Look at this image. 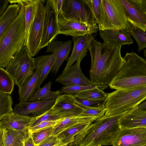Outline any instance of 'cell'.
<instances>
[{"mask_svg": "<svg viewBox=\"0 0 146 146\" xmlns=\"http://www.w3.org/2000/svg\"><path fill=\"white\" fill-rule=\"evenodd\" d=\"M121 47L101 43L92 37L88 50L91 58L90 75L92 85L109 86L122 66L123 58Z\"/></svg>", "mask_w": 146, "mask_h": 146, "instance_id": "obj_1", "label": "cell"}, {"mask_svg": "<svg viewBox=\"0 0 146 146\" xmlns=\"http://www.w3.org/2000/svg\"><path fill=\"white\" fill-rule=\"evenodd\" d=\"M120 70L109 85L110 88L125 90L146 86V59L135 52H127Z\"/></svg>", "mask_w": 146, "mask_h": 146, "instance_id": "obj_2", "label": "cell"}, {"mask_svg": "<svg viewBox=\"0 0 146 146\" xmlns=\"http://www.w3.org/2000/svg\"><path fill=\"white\" fill-rule=\"evenodd\" d=\"M25 17V7H21L17 18L0 36V68H6L15 54L23 46Z\"/></svg>", "mask_w": 146, "mask_h": 146, "instance_id": "obj_3", "label": "cell"}, {"mask_svg": "<svg viewBox=\"0 0 146 146\" xmlns=\"http://www.w3.org/2000/svg\"><path fill=\"white\" fill-rule=\"evenodd\" d=\"M124 113L104 115L97 119L86 134L81 146L112 145L120 129L119 120Z\"/></svg>", "mask_w": 146, "mask_h": 146, "instance_id": "obj_4", "label": "cell"}, {"mask_svg": "<svg viewBox=\"0 0 146 146\" xmlns=\"http://www.w3.org/2000/svg\"><path fill=\"white\" fill-rule=\"evenodd\" d=\"M107 94L104 115H119L137 107L146 100V86L131 89L115 90Z\"/></svg>", "mask_w": 146, "mask_h": 146, "instance_id": "obj_5", "label": "cell"}, {"mask_svg": "<svg viewBox=\"0 0 146 146\" xmlns=\"http://www.w3.org/2000/svg\"><path fill=\"white\" fill-rule=\"evenodd\" d=\"M100 31L123 29L127 31L129 23L120 0H101L99 21Z\"/></svg>", "mask_w": 146, "mask_h": 146, "instance_id": "obj_6", "label": "cell"}, {"mask_svg": "<svg viewBox=\"0 0 146 146\" xmlns=\"http://www.w3.org/2000/svg\"><path fill=\"white\" fill-rule=\"evenodd\" d=\"M36 69L34 58L26 46H23L15 54L5 68L19 88L33 75Z\"/></svg>", "mask_w": 146, "mask_h": 146, "instance_id": "obj_7", "label": "cell"}, {"mask_svg": "<svg viewBox=\"0 0 146 146\" xmlns=\"http://www.w3.org/2000/svg\"><path fill=\"white\" fill-rule=\"evenodd\" d=\"M45 0H35V10L33 21L27 36L26 46L31 56H36L40 50L44 16Z\"/></svg>", "mask_w": 146, "mask_h": 146, "instance_id": "obj_8", "label": "cell"}, {"mask_svg": "<svg viewBox=\"0 0 146 146\" xmlns=\"http://www.w3.org/2000/svg\"><path fill=\"white\" fill-rule=\"evenodd\" d=\"M58 17L97 25L94 18L84 0H63L61 12L58 14Z\"/></svg>", "mask_w": 146, "mask_h": 146, "instance_id": "obj_9", "label": "cell"}, {"mask_svg": "<svg viewBox=\"0 0 146 146\" xmlns=\"http://www.w3.org/2000/svg\"><path fill=\"white\" fill-rule=\"evenodd\" d=\"M46 3L40 49L47 46L59 34L58 13L52 0H47Z\"/></svg>", "mask_w": 146, "mask_h": 146, "instance_id": "obj_10", "label": "cell"}, {"mask_svg": "<svg viewBox=\"0 0 146 146\" xmlns=\"http://www.w3.org/2000/svg\"><path fill=\"white\" fill-rule=\"evenodd\" d=\"M146 145V127L120 129L112 146Z\"/></svg>", "mask_w": 146, "mask_h": 146, "instance_id": "obj_11", "label": "cell"}, {"mask_svg": "<svg viewBox=\"0 0 146 146\" xmlns=\"http://www.w3.org/2000/svg\"><path fill=\"white\" fill-rule=\"evenodd\" d=\"M52 108L61 119L80 115L85 110L77 101L74 96L67 94L60 95Z\"/></svg>", "mask_w": 146, "mask_h": 146, "instance_id": "obj_12", "label": "cell"}, {"mask_svg": "<svg viewBox=\"0 0 146 146\" xmlns=\"http://www.w3.org/2000/svg\"><path fill=\"white\" fill-rule=\"evenodd\" d=\"M58 34L77 36L92 34L98 31V25H92L77 21L58 17Z\"/></svg>", "mask_w": 146, "mask_h": 146, "instance_id": "obj_13", "label": "cell"}, {"mask_svg": "<svg viewBox=\"0 0 146 146\" xmlns=\"http://www.w3.org/2000/svg\"><path fill=\"white\" fill-rule=\"evenodd\" d=\"M56 100L52 99L44 102H20L15 106L13 113L31 117H38L51 109Z\"/></svg>", "mask_w": 146, "mask_h": 146, "instance_id": "obj_14", "label": "cell"}, {"mask_svg": "<svg viewBox=\"0 0 146 146\" xmlns=\"http://www.w3.org/2000/svg\"><path fill=\"white\" fill-rule=\"evenodd\" d=\"M84 58H80L74 65L65 72H62L56 78V81L64 86L75 84L92 85L90 80L84 75L80 68V63Z\"/></svg>", "mask_w": 146, "mask_h": 146, "instance_id": "obj_15", "label": "cell"}, {"mask_svg": "<svg viewBox=\"0 0 146 146\" xmlns=\"http://www.w3.org/2000/svg\"><path fill=\"white\" fill-rule=\"evenodd\" d=\"M37 117L26 116L14 113L6 115L0 118V128L21 131L28 130Z\"/></svg>", "mask_w": 146, "mask_h": 146, "instance_id": "obj_16", "label": "cell"}, {"mask_svg": "<svg viewBox=\"0 0 146 146\" xmlns=\"http://www.w3.org/2000/svg\"><path fill=\"white\" fill-rule=\"evenodd\" d=\"M72 44L71 40L62 41L53 40L47 46L46 52L52 53L56 56L52 74L55 75L64 61L68 57Z\"/></svg>", "mask_w": 146, "mask_h": 146, "instance_id": "obj_17", "label": "cell"}, {"mask_svg": "<svg viewBox=\"0 0 146 146\" xmlns=\"http://www.w3.org/2000/svg\"><path fill=\"white\" fill-rule=\"evenodd\" d=\"M120 129L146 127V110L137 107L124 113L119 120Z\"/></svg>", "mask_w": 146, "mask_h": 146, "instance_id": "obj_18", "label": "cell"}, {"mask_svg": "<svg viewBox=\"0 0 146 146\" xmlns=\"http://www.w3.org/2000/svg\"><path fill=\"white\" fill-rule=\"evenodd\" d=\"M92 36L90 34L73 37L74 45L72 51L63 72L67 70L80 58L86 56L88 50L89 42Z\"/></svg>", "mask_w": 146, "mask_h": 146, "instance_id": "obj_19", "label": "cell"}, {"mask_svg": "<svg viewBox=\"0 0 146 146\" xmlns=\"http://www.w3.org/2000/svg\"><path fill=\"white\" fill-rule=\"evenodd\" d=\"M100 35L104 43L117 46L126 44L129 45L133 42L129 33L123 29L101 31Z\"/></svg>", "mask_w": 146, "mask_h": 146, "instance_id": "obj_20", "label": "cell"}, {"mask_svg": "<svg viewBox=\"0 0 146 146\" xmlns=\"http://www.w3.org/2000/svg\"><path fill=\"white\" fill-rule=\"evenodd\" d=\"M120 0L124 8L129 22L133 26L146 32V13L127 0Z\"/></svg>", "mask_w": 146, "mask_h": 146, "instance_id": "obj_21", "label": "cell"}, {"mask_svg": "<svg viewBox=\"0 0 146 146\" xmlns=\"http://www.w3.org/2000/svg\"><path fill=\"white\" fill-rule=\"evenodd\" d=\"M98 118L96 116L80 115L61 119L54 127L50 135L56 136L68 129L79 125L92 123Z\"/></svg>", "mask_w": 146, "mask_h": 146, "instance_id": "obj_22", "label": "cell"}, {"mask_svg": "<svg viewBox=\"0 0 146 146\" xmlns=\"http://www.w3.org/2000/svg\"><path fill=\"white\" fill-rule=\"evenodd\" d=\"M31 135L29 129L21 131L0 128V139L4 146H24V141Z\"/></svg>", "mask_w": 146, "mask_h": 146, "instance_id": "obj_23", "label": "cell"}, {"mask_svg": "<svg viewBox=\"0 0 146 146\" xmlns=\"http://www.w3.org/2000/svg\"><path fill=\"white\" fill-rule=\"evenodd\" d=\"M55 60L56 56L53 53L34 58L35 66L38 69L40 75L37 89L40 88L42 83L52 71Z\"/></svg>", "mask_w": 146, "mask_h": 146, "instance_id": "obj_24", "label": "cell"}, {"mask_svg": "<svg viewBox=\"0 0 146 146\" xmlns=\"http://www.w3.org/2000/svg\"><path fill=\"white\" fill-rule=\"evenodd\" d=\"M39 78V71L36 69L33 75L19 88L20 102L27 101L33 95L37 89Z\"/></svg>", "mask_w": 146, "mask_h": 146, "instance_id": "obj_25", "label": "cell"}, {"mask_svg": "<svg viewBox=\"0 0 146 146\" xmlns=\"http://www.w3.org/2000/svg\"><path fill=\"white\" fill-rule=\"evenodd\" d=\"M20 6L15 3L8 6L0 17V36L17 18Z\"/></svg>", "mask_w": 146, "mask_h": 146, "instance_id": "obj_26", "label": "cell"}, {"mask_svg": "<svg viewBox=\"0 0 146 146\" xmlns=\"http://www.w3.org/2000/svg\"><path fill=\"white\" fill-rule=\"evenodd\" d=\"M93 123L79 125L68 129L58 134L56 136L60 143L66 144L72 142L77 135L90 129Z\"/></svg>", "mask_w": 146, "mask_h": 146, "instance_id": "obj_27", "label": "cell"}, {"mask_svg": "<svg viewBox=\"0 0 146 146\" xmlns=\"http://www.w3.org/2000/svg\"><path fill=\"white\" fill-rule=\"evenodd\" d=\"M51 84L52 82L50 80L43 87L37 89L28 101L44 102L52 99H56L60 95V91H52L51 90Z\"/></svg>", "mask_w": 146, "mask_h": 146, "instance_id": "obj_28", "label": "cell"}, {"mask_svg": "<svg viewBox=\"0 0 146 146\" xmlns=\"http://www.w3.org/2000/svg\"><path fill=\"white\" fill-rule=\"evenodd\" d=\"M109 86L108 85L98 86L96 88L80 92L74 96L81 98L93 100H105L107 98V94L104 90Z\"/></svg>", "mask_w": 146, "mask_h": 146, "instance_id": "obj_29", "label": "cell"}, {"mask_svg": "<svg viewBox=\"0 0 146 146\" xmlns=\"http://www.w3.org/2000/svg\"><path fill=\"white\" fill-rule=\"evenodd\" d=\"M15 84L14 80L5 69L0 68V92L11 94Z\"/></svg>", "mask_w": 146, "mask_h": 146, "instance_id": "obj_30", "label": "cell"}, {"mask_svg": "<svg viewBox=\"0 0 146 146\" xmlns=\"http://www.w3.org/2000/svg\"><path fill=\"white\" fill-rule=\"evenodd\" d=\"M129 23V29L127 31L135 40L138 47L137 52H139L146 48V32L143 31Z\"/></svg>", "mask_w": 146, "mask_h": 146, "instance_id": "obj_31", "label": "cell"}, {"mask_svg": "<svg viewBox=\"0 0 146 146\" xmlns=\"http://www.w3.org/2000/svg\"><path fill=\"white\" fill-rule=\"evenodd\" d=\"M35 0L25 7V35L23 46H26L28 34L34 19L35 10Z\"/></svg>", "mask_w": 146, "mask_h": 146, "instance_id": "obj_32", "label": "cell"}, {"mask_svg": "<svg viewBox=\"0 0 146 146\" xmlns=\"http://www.w3.org/2000/svg\"><path fill=\"white\" fill-rule=\"evenodd\" d=\"M13 101L10 94L0 92V118L13 113Z\"/></svg>", "mask_w": 146, "mask_h": 146, "instance_id": "obj_33", "label": "cell"}, {"mask_svg": "<svg viewBox=\"0 0 146 146\" xmlns=\"http://www.w3.org/2000/svg\"><path fill=\"white\" fill-rule=\"evenodd\" d=\"M98 86L91 85L84 86L75 84L64 86L60 90V94L63 93L75 96L83 91L97 88Z\"/></svg>", "mask_w": 146, "mask_h": 146, "instance_id": "obj_34", "label": "cell"}, {"mask_svg": "<svg viewBox=\"0 0 146 146\" xmlns=\"http://www.w3.org/2000/svg\"><path fill=\"white\" fill-rule=\"evenodd\" d=\"M54 127L31 133V136L36 146L51 135Z\"/></svg>", "mask_w": 146, "mask_h": 146, "instance_id": "obj_35", "label": "cell"}, {"mask_svg": "<svg viewBox=\"0 0 146 146\" xmlns=\"http://www.w3.org/2000/svg\"><path fill=\"white\" fill-rule=\"evenodd\" d=\"M84 0L98 24L99 21L101 0Z\"/></svg>", "mask_w": 146, "mask_h": 146, "instance_id": "obj_36", "label": "cell"}, {"mask_svg": "<svg viewBox=\"0 0 146 146\" xmlns=\"http://www.w3.org/2000/svg\"><path fill=\"white\" fill-rule=\"evenodd\" d=\"M61 119L60 117L54 111L52 108L41 115L38 117L31 127L36 126L44 121H56Z\"/></svg>", "mask_w": 146, "mask_h": 146, "instance_id": "obj_37", "label": "cell"}, {"mask_svg": "<svg viewBox=\"0 0 146 146\" xmlns=\"http://www.w3.org/2000/svg\"><path fill=\"white\" fill-rule=\"evenodd\" d=\"M81 115L84 116H90L98 117V118L104 116L106 109L105 104L96 107L87 108Z\"/></svg>", "mask_w": 146, "mask_h": 146, "instance_id": "obj_38", "label": "cell"}, {"mask_svg": "<svg viewBox=\"0 0 146 146\" xmlns=\"http://www.w3.org/2000/svg\"><path fill=\"white\" fill-rule=\"evenodd\" d=\"M75 97L77 101L84 109L99 106L106 104V100H96L81 98L75 96Z\"/></svg>", "mask_w": 146, "mask_h": 146, "instance_id": "obj_39", "label": "cell"}, {"mask_svg": "<svg viewBox=\"0 0 146 146\" xmlns=\"http://www.w3.org/2000/svg\"><path fill=\"white\" fill-rule=\"evenodd\" d=\"M60 119L56 121L42 122L36 126L30 127L29 129V131L31 133L51 127L54 126Z\"/></svg>", "mask_w": 146, "mask_h": 146, "instance_id": "obj_40", "label": "cell"}, {"mask_svg": "<svg viewBox=\"0 0 146 146\" xmlns=\"http://www.w3.org/2000/svg\"><path fill=\"white\" fill-rule=\"evenodd\" d=\"M60 143L57 136L50 135L37 146H54Z\"/></svg>", "mask_w": 146, "mask_h": 146, "instance_id": "obj_41", "label": "cell"}, {"mask_svg": "<svg viewBox=\"0 0 146 146\" xmlns=\"http://www.w3.org/2000/svg\"><path fill=\"white\" fill-rule=\"evenodd\" d=\"M89 130L76 136L74 140L72 142L67 144L66 146H81L83 139Z\"/></svg>", "mask_w": 146, "mask_h": 146, "instance_id": "obj_42", "label": "cell"}, {"mask_svg": "<svg viewBox=\"0 0 146 146\" xmlns=\"http://www.w3.org/2000/svg\"><path fill=\"white\" fill-rule=\"evenodd\" d=\"M127 0L129 3L146 13V0Z\"/></svg>", "mask_w": 146, "mask_h": 146, "instance_id": "obj_43", "label": "cell"}, {"mask_svg": "<svg viewBox=\"0 0 146 146\" xmlns=\"http://www.w3.org/2000/svg\"><path fill=\"white\" fill-rule=\"evenodd\" d=\"M10 3H17L21 7H25V6L33 2L34 0H8Z\"/></svg>", "mask_w": 146, "mask_h": 146, "instance_id": "obj_44", "label": "cell"}, {"mask_svg": "<svg viewBox=\"0 0 146 146\" xmlns=\"http://www.w3.org/2000/svg\"><path fill=\"white\" fill-rule=\"evenodd\" d=\"M9 2L8 0H0V17L7 9Z\"/></svg>", "mask_w": 146, "mask_h": 146, "instance_id": "obj_45", "label": "cell"}, {"mask_svg": "<svg viewBox=\"0 0 146 146\" xmlns=\"http://www.w3.org/2000/svg\"><path fill=\"white\" fill-rule=\"evenodd\" d=\"M52 1L58 14L61 12L63 0H52Z\"/></svg>", "mask_w": 146, "mask_h": 146, "instance_id": "obj_46", "label": "cell"}, {"mask_svg": "<svg viewBox=\"0 0 146 146\" xmlns=\"http://www.w3.org/2000/svg\"><path fill=\"white\" fill-rule=\"evenodd\" d=\"M24 146H36L31 135L25 140L24 142Z\"/></svg>", "mask_w": 146, "mask_h": 146, "instance_id": "obj_47", "label": "cell"}, {"mask_svg": "<svg viewBox=\"0 0 146 146\" xmlns=\"http://www.w3.org/2000/svg\"><path fill=\"white\" fill-rule=\"evenodd\" d=\"M137 107L140 109L146 110V100L141 103Z\"/></svg>", "mask_w": 146, "mask_h": 146, "instance_id": "obj_48", "label": "cell"}, {"mask_svg": "<svg viewBox=\"0 0 146 146\" xmlns=\"http://www.w3.org/2000/svg\"><path fill=\"white\" fill-rule=\"evenodd\" d=\"M66 144H64L60 143L54 146H66Z\"/></svg>", "mask_w": 146, "mask_h": 146, "instance_id": "obj_49", "label": "cell"}, {"mask_svg": "<svg viewBox=\"0 0 146 146\" xmlns=\"http://www.w3.org/2000/svg\"><path fill=\"white\" fill-rule=\"evenodd\" d=\"M143 55L146 59V49H144L143 50Z\"/></svg>", "mask_w": 146, "mask_h": 146, "instance_id": "obj_50", "label": "cell"}, {"mask_svg": "<svg viewBox=\"0 0 146 146\" xmlns=\"http://www.w3.org/2000/svg\"></svg>", "mask_w": 146, "mask_h": 146, "instance_id": "obj_51", "label": "cell"}]
</instances>
